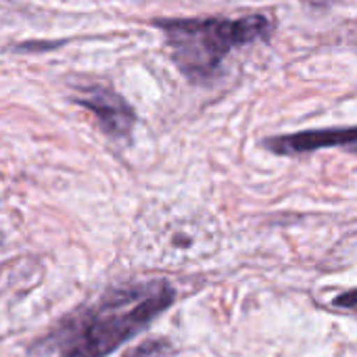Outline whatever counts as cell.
Segmentation results:
<instances>
[{"instance_id":"3957f363","label":"cell","mask_w":357,"mask_h":357,"mask_svg":"<svg viewBox=\"0 0 357 357\" xmlns=\"http://www.w3.org/2000/svg\"><path fill=\"white\" fill-rule=\"evenodd\" d=\"M73 102L94 113L102 132L111 138H128L136 123V113L130 102L107 86L90 84L73 96Z\"/></svg>"},{"instance_id":"5b68a950","label":"cell","mask_w":357,"mask_h":357,"mask_svg":"<svg viewBox=\"0 0 357 357\" xmlns=\"http://www.w3.org/2000/svg\"><path fill=\"white\" fill-rule=\"evenodd\" d=\"M337 305H345V310H354V307H356V293L349 291L345 297L337 299Z\"/></svg>"},{"instance_id":"277c9868","label":"cell","mask_w":357,"mask_h":357,"mask_svg":"<svg viewBox=\"0 0 357 357\" xmlns=\"http://www.w3.org/2000/svg\"><path fill=\"white\" fill-rule=\"evenodd\" d=\"M356 136V128H328V130H310V132L268 138L264 144L276 155H303L318 149H331L343 144L354 146Z\"/></svg>"},{"instance_id":"8992f818","label":"cell","mask_w":357,"mask_h":357,"mask_svg":"<svg viewBox=\"0 0 357 357\" xmlns=\"http://www.w3.org/2000/svg\"><path fill=\"white\" fill-rule=\"evenodd\" d=\"M335 2H339V0H307V4L314 6V8H326V6H331Z\"/></svg>"},{"instance_id":"6da1fadb","label":"cell","mask_w":357,"mask_h":357,"mask_svg":"<svg viewBox=\"0 0 357 357\" xmlns=\"http://www.w3.org/2000/svg\"><path fill=\"white\" fill-rule=\"evenodd\" d=\"M176 301L167 280L134 282L105 293L96 303L77 312L54 335L59 357H107L144 331Z\"/></svg>"},{"instance_id":"7a4b0ae2","label":"cell","mask_w":357,"mask_h":357,"mask_svg":"<svg viewBox=\"0 0 357 357\" xmlns=\"http://www.w3.org/2000/svg\"><path fill=\"white\" fill-rule=\"evenodd\" d=\"M153 25L165 33L174 65L192 84L211 79L232 48L268 38L272 31V21L257 13L234 19H157Z\"/></svg>"}]
</instances>
